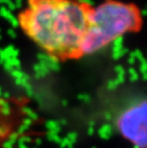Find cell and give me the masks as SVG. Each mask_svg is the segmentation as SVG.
Segmentation results:
<instances>
[{"instance_id": "obj_26", "label": "cell", "mask_w": 147, "mask_h": 148, "mask_svg": "<svg viewBox=\"0 0 147 148\" xmlns=\"http://www.w3.org/2000/svg\"><path fill=\"white\" fill-rule=\"evenodd\" d=\"M95 132H96V129H95V122H94V121H90V122H89L88 129H87V134H88V136H94Z\"/></svg>"}, {"instance_id": "obj_25", "label": "cell", "mask_w": 147, "mask_h": 148, "mask_svg": "<svg viewBox=\"0 0 147 148\" xmlns=\"http://www.w3.org/2000/svg\"><path fill=\"white\" fill-rule=\"evenodd\" d=\"M77 99L85 103H89L91 101V97L88 94H79V95L77 96Z\"/></svg>"}, {"instance_id": "obj_2", "label": "cell", "mask_w": 147, "mask_h": 148, "mask_svg": "<svg viewBox=\"0 0 147 148\" xmlns=\"http://www.w3.org/2000/svg\"><path fill=\"white\" fill-rule=\"evenodd\" d=\"M142 17L134 5L108 0L87 11V28L79 46V55H93L116 38L140 26Z\"/></svg>"}, {"instance_id": "obj_24", "label": "cell", "mask_w": 147, "mask_h": 148, "mask_svg": "<svg viewBox=\"0 0 147 148\" xmlns=\"http://www.w3.org/2000/svg\"><path fill=\"white\" fill-rule=\"evenodd\" d=\"M77 2L79 3L80 5L84 6V7L87 8V9H89V7L94 6V4H95V2H94L93 0H77Z\"/></svg>"}, {"instance_id": "obj_4", "label": "cell", "mask_w": 147, "mask_h": 148, "mask_svg": "<svg viewBox=\"0 0 147 148\" xmlns=\"http://www.w3.org/2000/svg\"><path fill=\"white\" fill-rule=\"evenodd\" d=\"M37 58H38V62L45 64L48 69L51 71L57 72L60 68L58 63L57 56L55 55H51V53H40L37 55Z\"/></svg>"}, {"instance_id": "obj_23", "label": "cell", "mask_w": 147, "mask_h": 148, "mask_svg": "<svg viewBox=\"0 0 147 148\" xmlns=\"http://www.w3.org/2000/svg\"><path fill=\"white\" fill-rule=\"evenodd\" d=\"M19 135H18L17 132H12V133H11L10 135H9V141H11V143H17V140H18V138H19Z\"/></svg>"}, {"instance_id": "obj_10", "label": "cell", "mask_w": 147, "mask_h": 148, "mask_svg": "<svg viewBox=\"0 0 147 148\" xmlns=\"http://www.w3.org/2000/svg\"><path fill=\"white\" fill-rule=\"evenodd\" d=\"M128 49L127 48H118V49H113V53H112V56L115 60H118L122 56H124L127 53Z\"/></svg>"}, {"instance_id": "obj_19", "label": "cell", "mask_w": 147, "mask_h": 148, "mask_svg": "<svg viewBox=\"0 0 147 148\" xmlns=\"http://www.w3.org/2000/svg\"><path fill=\"white\" fill-rule=\"evenodd\" d=\"M10 75H12V77L14 78V79H19V78H21V77H23V75H25V73L24 72H22L21 70H17V69H14L11 73H10Z\"/></svg>"}, {"instance_id": "obj_34", "label": "cell", "mask_w": 147, "mask_h": 148, "mask_svg": "<svg viewBox=\"0 0 147 148\" xmlns=\"http://www.w3.org/2000/svg\"><path fill=\"white\" fill-rule=\"evenodd\" d=\"M22 124L26 125V126H28V127H30L31 125L33 124V121H32V119H30L29 118H27V119H25L24 121H23Z\"/></svg>"}, {"instance_id": "obj_47", "label": "cell", "mask_w": 147, "mask_h": 148, "mask_svg": "<svg viewBox=\"0 0 147 148\" xmlns=\"http://www.w3.org/2000/svg\"><path fill=\"white\" fill-rule=\"evenodd\" d=\"M0 31H1V29H0Z\"/></svg>"}, {"instance_id": "obj_14", "label": "cell", "mask_w": 147, "mask_h": 148, "mask_svg": "<svg viewBox=\"0 0 147 148\" xmlns=\"http://www.w3.org/2000/svg\"><path fill=\"white\" fill-rule=\"evenodd\" d=\"M7 63H9L14 69H17V70H21L20 67H21V63H20V60L18 59V58H9L7 61Z\"/></svg>"}, {"instance_id": "obj_42", "label": "cell", "mask_w": 147, "mask_h": 148, "mask_svg": "<svg viewBox=\"0 0 147 148\" xmlns=\"http://www.w3.org/2000/svg\"><path fill=\"white\" fill-rule=\"evenodd\" d=\"M62 105L65 106V107H66V106L68 105V101H67L66 99H63V100H62Z\"/></svg>"}, {"instance_id": "obj_45", "label": "cell", "mask_w": 147, "mask_h": 148, "mask_svg": "<svg viewBox=\"0 0 147 148\" xmlns=\"http://www.w3.org/2000/svg\"><path fill=\"white\" fill-rule=\"evenodd\" d=\"M1 52H2V49H1V48H0V53H1Z\"/></svg>"}, {"instance_id": "obj_17", "label": "cell", "mask_w": 147, "mask_h": 148, "mask_svg": "<svg viewBox=\"0 0 147 148\" xmlns=\"http://www.w3.org/2000/svg\"><path fill=\"white\" fill-rule=\"evenodd\" d=\"M146 71H147V63H146V60L144 59V60L140 62V64H139V72L142 75L143 80H146Z\"/></svg>"}, {"instance_id": "obj_15", "label": "cell", "mask_w": 147, "mask_h": 148, "mask_svg": "<svg viewBox=\"0 0 147 148\" xmlns=\"http://www.w3.org/2000/svg\"><path fill=\"white\" fill-rule=\"evenodd\" d=\"M0 5H6L5 7L11 12L16 10V8H15V6H14V1H12V0H0Z\"/></svg>"}, {"instance_id": "obj_28", "label": "cell", "mask_w": 147, "mask_h": 148, "mask_svg": "<svg viewBox=\"0 0 147 148\" xmlns=\"http://www.w3.org/2000/svg\"><path fill=\"white\" fill-rule=\"evenodd\" d=\"M17 143L28 144V143H32V138H31L29 136H20L19 138H18Z\"/></svg>"}, {"instance_id": "obj_39", "label": "cell", "mask_w": 147, "mask_h": 148, "mask_svg": "<svg viewBox=\"0 0 147 148\" xmlns=\"http://www.w3.org/2000/svg\"><path fill=\"white\" fill-rule=\"evenodd\" d=\"M18 148H29V146H28V144L18 143Z\"/></svg>"}, {"instance_id": "obj_1", "label": "cell", "mask_w": 147, "mask_h": 148, "mask_svg": "<svg viewBox=\"0 0 147 148\" xmlns=\"http://www.w3.org/2000/svg\"><path fill=\"white\" fill-rule=\"evenodd\" d=\"M88 9L73 0H29L19 25L48 53L75 56L87 28Z\"/></svg>"}, {"instance_id": "obj_43", "label": "cell", "mask_w": 147, "mask_h": 148, "mask_svg": "<svg viewBox=\"0 0 147 148\" xmlns=\"http://www.w3.org/2000/svg\"><path fill=\"white\" fill-rule=\"evenodd\" d=\"M2 94H3V91H2V88L0 87V97H2Z\"/></svg>"}, {"instance_id": "obj_29", "label": "cell", "mask_w": 147, "mask_h": 148, "mask_svg": "<svg viewBox=\"0 0 147 148\" xmlns=\"http://www.w3.org/2000/svg\"><path fill=\"white\" fill-rule=\"evenodd\" d=\"M29 128H30V127L26 126V125L21 124L20 126H19V128H18V131H17L18 135H19V136H21V135H24L28 130H29Z\"/></svg>"}, {"instance_id": "obj_18", "label": "cell", "mask_w": 147, "mask_h": 148, "mask_svg": "<svg viewBox=\"0 0 147 148\" xmlns=\"http://www.w3.org/2000/svg\"><path fill=\"white\" fill-rule=\"evenodd\" d=\"M123 36H120V37H118L116 38L112 44H113V49H118V48H122L123 47Z\"/></svg>"}, {"instance_id": "obj_6", "label": "cell", "mask_w": 147, "mask_h": 148, "mask_svg": "<svg viewBox=\"0 0 147 148\" xmlns=\"http://www.w3.org/2000/svg\"><path fill=\"white\" fill-rule=\"evenodd\" d=\"M113 132L114 128L113 125L110 123H105L101 126V128H98V134L101 138L102 140H109L112 136H113Z\"/></svg>"}, {"instance_id": "obj_31", "label": "cell", "mask_w": 147, "mask_h": 148, "mask_svg": "<svg viewBox=\"0 0 147 148\" xmlns=\"http://www.w3.org/2000/svg\"><path fill=\"white\" fill-rule=\"evenodd\" d=\"M128 63L130 65H133L135 64L136 62V58H135V55H134V52H131L130 53V56H129V58H128Z\"/></svg>"}, {"instance_id": "obj_20", "label": "cell", "mask_w": 147, "mask_h": 148, "mask_svg": "<svg viewBox=\"0 0 147 148\" xmlns=\"http://www.w3.org/2000/svg\"><path fill=\"white\" fill-rule=\"evenodd\" d=\"M59 145H60L61 148H74V144L71 143V141H69L67 140V138H61L60 143H59Z\"/></svg>"}, {"instance_id": "obj_30", "label": "cell", "mask_w": 147, "mask_h": 148, "mask_svg": "<svg viewBox=\"0 0 147 148\" xmlns=\"http://www.w3.org/2000/svg\"><path fill=\"white\" fill-rule=\"evenodd\" d=\"M8 133V128L6 125H2L0 124V138H3L5 137L6 135Z\"/></svg>"}, {"instance_id": "obj_33", "label": "cell", "mask_w": 147, "mask_h": 148, "mask_svg": "<svg viewBox=\"0 0 147 148\" xmlns=\"http://www.w3.org/2000/svg\"><path fill=\"white\" fill-rule=\"evenodd\" d=\"M14 144L11 143V141L9 140H6L4 143H3V148H14Z\"/></svg>"}, {"instance_id": "obj_46", "label": "cell", "mask_w": 147, "mask_h": 148, "mask_svg": "<svg viewBox=\"0 0 147 148\" xmlns=\"http://www.w3.org/2000/svg\"><path fill=\"white\" fill-rule=\"evenodd\" d=\"M93 148H96V147H93Z\"/></svg>"}, {"instance_id": "obj_16", "label": "cell", "mask_w": 147, "mask_h": 148, "mask_svg": "<svg viewBox=\"0 0 147 148\" xmlns=\"http://www.w3.org/2000/svg\"><path fill=\"white\" fill-rule=\"evenodd\" d=\"M0 114H2L4 116H9L11 114V106L7 101L3 105L0 106Z\"/></svg>"}, {"instance_id": "obj_8", "label": "cell", "mask_w": 147, "mask_h": 148, "mask_svg": "<svg viewBox=\"0 0 147 148\" xmlns=\"http://www.w3.org/2000/svg\"><path fill=\"white\" fill-rule=\"evenodd\" d=\"M45 127L47 128L48 132H54V133H59L61 130V126L57 121H54V119H50L45 122Z\"/></svg>"}, {"instance_id": "obj_40", "label": "cell", "mask_w": 147, "mask_h": 148, "mask_svg": "<svg viewBox=\"0 0 147 148\" xmlns=\"http://www.w3.org/2000/svg\"><path fill=\"white\" fill-rule=\"evenodd\" d=\"M36 145H41V144H42V140H41V138H36Z\"/></svg>"}, {"instance_id": "obj_3", "label": "cell", "mask_w": 147, "mask_h": 148, "mask_svg": "<svg viewBox=\"0 0 147 148\" xmlns=\"http://www.w3.org/2000/svg\"><path fill=\"white\" fill-rule=\"evenodd\" d=\"M146 108L145 99H137L118 114L116 126L134 148H146Z\"/></svg>"}, {"instance_id": "obj_44", "label": "cell", "mask_w": 147, "mask_h": 148, "mask_svg": "<svg viewBox=\"0 0 147 148\" xmlns=\"http://www.w3.org/2000/svg\"><path fill=\"white\" fill-rule=\"evenodd\" d=\"M2 38H3V36H1V34H0V41H1V40H2Z\"/></svg>"}, {"instance_id": "obj_11", "label": "cell", "mask_w": 147, "mask_h": 148, "mask_svg": "<svg viewBox=\"0 0 147 148\" xmlns=\"http://www.w3.org/2000/svg\"><path fill=\"white\" fill-rule=\"evenodd\" d=\"M22 112L24 113V114H26L28 116V118H29L30 119H32V121H36L37 119H38V116H37V114L34 111H33L32 109L29 108V107L25 106L22 108Z\"/></svg>"}, {"instance_id": "obj_36", "label": "cell", "mask_w": 147, "mask_h": 148, "mask_svg": "<svg viewBox=\"0 0 147 148\" xmlns=\"http://www.w3.org/2000/svg\"><path fill=\"white\" fill-rule=\"evenodd\" d=\"M2 99H5V100H7L8 99H10L11 97V94L10 93H8V92H5V93H3L2 94Z\"/></svg>"}, {"instance_id": "obj_41", "label": "cell", "mask_w": 147, "mask_h": 148, "mask_svg": "<svg viewBox=\"0 0 147 148\" xmlns=\"http://www.w3.org/2000/svg\"><path fill=\"white\" fill-rule=\"evenodd\" d=\"M58 122H59V124H60V126H61V124H66L67 121H66V119H61V121H58Z\"/></svg>"}, {"instance_id": "obj_7", "label": "cell", "mask_w": 147, "mask_h": 148, "mask_svg": "<svg viewBox=\"0 0 147 148\" xmlns=\"http://www.w3.org/2000/svg\"><path fill=\"white\" fill-rule=\"evenodd\" d=\"M33 69L34 71V74H36V78L45 77L50 73V70L48 69V67H47L45 64L41 63V62H38V63L34 64Z\"/></svg>"}, {"instance_id": "obj_13", "label": "cell", "mask_w": 147, "mask_h": 148, "mask_svg": "<svg viewBox=\"0 0 147 148\" xmlns=\"http://www.w3.org/2000/svg\"><path fill=\"white\" fill-rule=\"evenodd\" d=\"M128 73H129V79H130L131 82H136V81L139 80V75L137 72V70L135 68L130 67L129 70H128Z\"/></svg>"}, {"instance_id": "obj_35", "label": "cell", "mask_w": 147, "mask_h": 148, "mask_svg": "<svg viewBox=\"0 0 147 148\" xmlns=\"http://www.w3.org/2000/svg\"><path fill=\"white\" fill-rule=\"evenodd\" d=\"M14 6L16 9H20L21 7H22L23 3H22V0H14Z\"/></svg>"}, {"instance_id": "obj_37", "label": "cell", "mask_w": 147, "mask_h": 148, "mask_svg": "<svg viewBox=\"0 0 147 148\" xmlns=\"http://www.w3.org/2000/svg\"><path fill=\"white\" fill-rule=\"evenodd\" d=\"M104 116H105L106 121H112V119H113V116H112L111 113H106Z\"/></svg>"}, {"instance_id": "obj_22", "label": "cell", "mask_w": 147, "mask_h": 148, "mask_svg": "<svg viewBox=\"0 0 147 148\" xmlns=\"http://www.w3.org/2000/svg\"><path fill=\"white\" fill-rule=\"evenodd\" d=\"M66 138L69 141H71L72 143L75 144L77 140V134L76 133V132H70V133L67 135Z\"/></svg>"}, {"instance_id": "obj_27", "label": "cell", "mask_w": 147, "mask_h": 148, "mask_svg": "<svg viewBox=\"0 0 147 148\" xmlns=\"http://www.w3.org/2000/svg\"><path fill=\"white\" fill-rule=\"evenodd\" d=\"M23 88L25 89V91H26V94L28 95V97H33L34 96V91H33V87L32 85H31L30 83H27L25 84Z\"/></svg>"}, {"instance_id": "obj_32", "label": "cell", "mask_w": 147, "mask_h": 148, "mask_svg": "<svg viewBox=\"0 0 147 148\" xmlns=\"http://www.w3.org/2000/svg\"><path fill=\"white\" fill-rule=\"evenodd\" d=\"M7 34L11 36V38H12V39L16 38V33H15V31L14 29H9L7 31Z\"/></svg>"}, {"instance_id": "obj_9", "label": "cell", "mask_w": 147, "mask_h": 148, "mask_svg": "<svg viewBox=\"0 0 147 148\" xmlns=\"http://www.w3.org/2000/svg\"><path fill=\"white\" fill-rule=\"evenodd\" d=\"M115 71L118 75L117 78H116L117 82L118 83V85L122 84L125 81V70H124V68L121 65H118L115 67Z\"/></svg>"}, {"instance_id": "obj_5", "label": "cell", "mask_w": 147, "mask_h": 148, "mask_svg": "<svg viewBox=\"0 0 147 148\" xmlns=\"http://www.w3.org/2000/svg\"><path fill=\"white\" fill-rule=\"evenodd\" d=\"M0 16L4 17L6 20H8V22H10L12 28H17L19 26V21L14 14H12L11 11H9L5 6H1L0 7Z\"/></svg>"}, {"instance_id": "obj_12", "label": "cell", "mask_w": 147, "mask_h": 148, "mask_svg": "<svg viewBox=\"0 0 147 148\" xmlns=\"http://www.w3.org/2000/svg\"><path fill=\"white\" fill-rule=\"evenodd\" d=\"M46 136L50 141H52V143H54L59 144V143H60V140H61L60 136H59L57 133H54V132H48Z\"/></svg>"}, {"instance_id": "obj_21", "label": "cell", "mask_w": 147, "mask_h": 148, "mask_svg": "<svg viewBox=\"0 0 147 148\" xmlns=\"http://www.w3.org/2000/svg\"><path fill=\"white\" fill-rule=\"evenodd\" d=\"M118 83L117 82V80H116V79L109 80L108 83H107V89L109 91H114V90H116L118 88Z\"/></svg>"}, {"instance_id": "obj_38", "label": "cell", "mask_w": 147, "mask_h": 148, "mask_svg": "<svg viewBox=\"0 0 147 148\" xmlns=\"http://www.w3.org/2000/svg\"><path fill=\"white\" fill-rule=\"evenodd\" d=\"M146 14H147V12H146L145 9H143V10L139 11V15H140V17H142V16H145Z\"/></svg>"}]
</instances>
